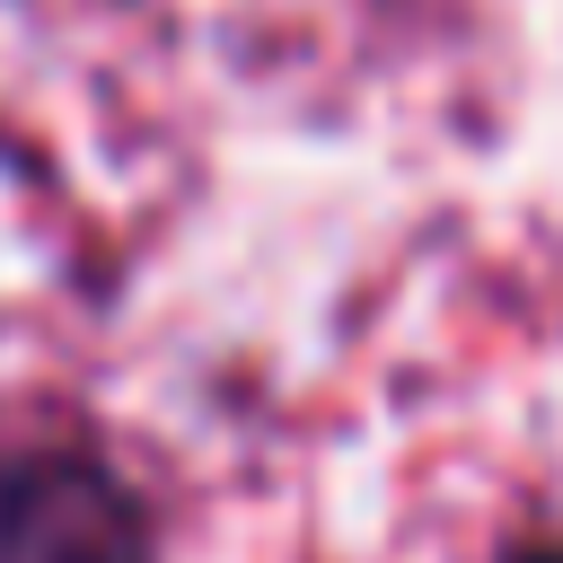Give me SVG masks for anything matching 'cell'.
Returning <instances> with one entry per match:
<instances>
[{"mask_svg": "<svg viewBox=\"0 0 563 563\" xmlns=\"http://www.w3.org/2000/svg\"><path fill=\"white\" fill-rule=\"evenodd\" d=\"M141 493L88 449L0 457V563H150Z\"/></svg>", "mask_w": 563, "mask_h": 563, "instance_id": "6da1fadb", "label": "cell"}, {"mask_svg": "<svg viewBox=\"0 0 563 563\" xmlns=\"http://www.w3.org/2000/svg\"><path fill=\"white\" fill-rule=\"evenodd\" d=\"M501 563H563V545H501Z\"/></svg>", "mask_w": 563, "mask_h": 563, "instance_id": "7a4b0ae2", "label": "cell"}]
</instances>
